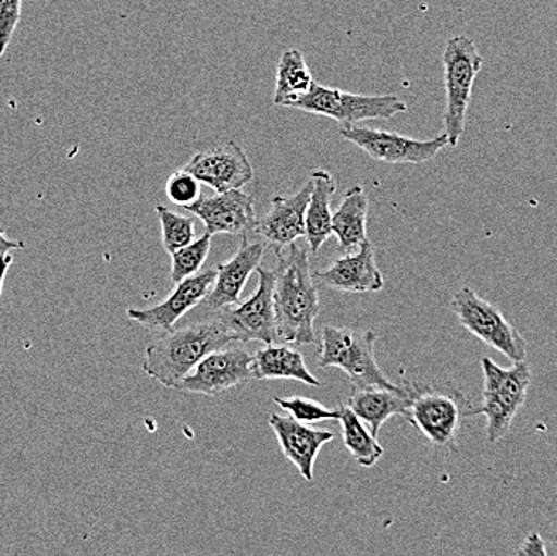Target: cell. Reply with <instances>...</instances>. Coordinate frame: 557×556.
<instances>
[{
	"instance_id": "6da1fadb",
	"label": "cell",
	"mask_w": 557,
	"mask_h": 556,
	"mask_svg": "<svg viewBox=\"0 0 557 556\" xmlns=\"http://www.w3.org/2000/svg\"><path fill=\"white\" fill-rule=\"evenodd\" d=\"M274 308L277 338L288 345L315 344L314 322L319 317L318 287L309 267L308 249L292 243L285 254L276 249Z\"/></svg>"
},
{
	"instance_id": "7a4b0ae2",
	"label": "cell",
	"mask_w": 557,
	"mask_h": 556,
	"mask_svg": "<svg viewBox=\"0 0 557 556\" xmlns=\"http://www.w3.org/2000/svg\"><path fill=\"white\" fill-rule=\"evenodd\" d=\"M233 342H236L233 334L216 314L212 320L164 332L146 348L141 369L165 388L176 390L207 355Z\"/></svg>"
},
{
	"instance_id": "3957f363",
	"label": "cell",
	"mask_w": 557,
	"mask_h": 556,
	"mask_svg": "<svg viewBox=\"0 0 557 556\" xmlns=\"http://www.w3.org/2000/svg\"><path fill=\"white\" fill-rule=\"evenodd\" d=\"M484 388L482 405L471 409V417L484 416L487 420L485 433L491 443H497L508 435L512 420L528 399L532 372L525 359L516 361L509 368H500L492 358L481 359Z\"/></svg>"
},
{
	"instance_id": "277c9868",
	"label": "cell",
	"mask_w": 557,
	"mask_h": 556,
	"mask_svg": "<svg viewBox=\"0 0 557 556\" xmlns=\"http://www.w3.org/2000/svg\"><path fill=\"white\" fill-rule=\"evenodd\" d=\"M375 342L376 334L373 331L359 332L356 329L325 325L322 329L319 365L324 369H342L355 388H399L380 369L375 358Z\"/></svg>"
},
{
	"instance_id": "5b68a950",
	"label": "cell",
	"mask_w": 557,
	"mask_h": 556,
	"mask_svg": "<svg viewBox=\"0 0 557 556\" xmlns=\"http://www.w3.org/2000/svg\"><path fill=\"white\" fill-rule=\"evenodd\" d=\"M443 64L444 86H446L444 134H446L448 147L457 148L463 137L475 77L484 66V59L479 53L473 39L468 36H454L447 40Z\"/></svg>"
},
{
	"instance_id": "8992f818",
	"label": "cell",
	"mask_w": 557,
	"mask_h": 556,
	"mask_svg": "<svg viewBox=\"0 0 557 556\" xmlns=\"http://www.w3.org/2000/svg\"><path fill=\"white\" fill-rule=\"evenodd\" d=\"M410 403L406 419L434 446L458 450L457 433L463 417L474 408L460 390L443 392L409 382Z\"/></svg>"
},
{
	"instance_id": "52a82bcc",
	"label": "cell",
	"mask_w": 557,
	"mask_h": 556,
	"mask_svg": "<svg viewBox=\"0 0 557 556\" xmlns=\"http://www.w3.org/2000/svg\"><path fill=\"white\" fill-rule=\"evenodd\" d=\"M288 108L334 119L339 127L372 119H391L407 111V104L394 95L349 94L318 83Z\"/></svg>"
},
{
	"instance_id": "ba28073f",
	"label": "cell",
	"mask_w": 557,
	"mask_h": 556,
	"mask_svg": "<svg viewBox=\"0 0 557 556\" xmlns=\"http://www.w3.org/2000/svg\"><path fill=\"white\" fill-rule=\"evenodd\" d=\"M451 311L470 334L488 347L500 351L511 362L528 356V342L500 310L474 293L470 286L461 287L450 301Z\"/></svg>"
},
{
	"instance_id": "9c48e42d",
	"label": "cell",
	"mask_w": 557,
	"mask_h": 556,
	"mask_svg": "<svg viewBox=\"0 0 557 556\" xmlns=\"http://www.w3.org/2000/svg\"><path fill=\"white\" fill-rule=\"evenodd\" d=\"M258 287L236 308H223L219 317L230 329L236 342H261L270 345L277 341L276 308H274V271L258 267Z\"/></svg>"
},
{
	"instance_id": "30bf717a",
	"label": "cell",
	"mask_w": 557,
	"mask_h": 556,
	"mask_svg": "<svg viewBox=\"0 0 557 556\" xmlns=\"http://www.w3.org/2000/svg\"><path fill=\"white\" fill-rule=\"evenodd\" d=\"M339 135L361 148L375 161L389 162V164H423L436 158L444 148L448 147L444 132L431 140H416L394 132L345 125L339 127Z\"/></svg>"
},
{
	"instance_id": "8fae6325",
	"label": "cell",
	"mask_w": 557,
	"mask_h": 556,
	"mask_svg": "<svg viewBox=\"0 0 557 556\" xmlns=\"http://www.w3.org/2000/svg\"><path fill=\"white\" fill-rule=\"evenodd\" d=\"M253 379V355L244 348H220L207 355L180 383V392L213 396Z\"/></svg>"
},
{
	"instance_id": "7c38bea8",
	"label": "cell",
	"mask_w": 557,
	"mask_h": 556,
	"mask_svg": "<svg viewBox=\"0 0 557 556\" xmlns=\"http://www.w3.org/2000/svg\"><path fill=\"white\" fill-rule=\"evenodd\" d=\"M183 169L216 193L240 189L253 180V165L233 140L197 152Z\"/></svg>"
},
{
	"instance_id": "4fadbf2b",
	"label": "cell",
	"mask_w": 557,
	"mask_h": 556,
	"mask_svg": "<svg viewBox=\"0 0 557 556\" xmlns=\"http://www.w3.org/2000/svg\"><path fill=\"white\" fill-rule=\"evenodd\" d=\"M197 219L202 220L209 235L244 236L253 232L257 210L253 198L240 189L216 193L215 196H200L195 205L185 207Z\"/></svg>"
},
{
	"instance_id": "5bb4252c",
	"label": "cell",
	"mask_w": 557,
	"mask_h": 556,
	"mask_svg": "<svg viewBox=\"0 0 557 556\" xmlns=\"http://www.w3.org/2000/svg\"><path fill=\"white\" fill-rule=\"evenodd\" d=\"M216 280L215 270L202 271L188 280L176 284L175 291L161 304L151 308H128V320L138 322L143 328L151 331L169 332L175 329L176 321L185 317L189 310L202 304L209 297Z\"/></svg>"
},
{
	"instance_id": "9a60e30c",
	"label": "cell",
	"mask_w": 557,
	"mask_h": 556,
	"mask_svg": "<svg viewBox=\"0 0 557 556\" xmlns=\"http://www.w3.org/2000/svg\"><path fill=\"white\" fill-rule=\"evenodd\" d=\"M314 277L322 286L342 293H380L385 286V277L376 264L375 247L369 239L318 271Z\"/></svg>"
},
{
	"instance_id": "2e32d148",
	"label": "cell",
	"mask_w": 557,
	"mask_h": 556,
	"mask_svg": "<svg viewBox=\"0 0 557 556\" xmlns=\"http://www.w3.org/2000/svg\"><path fill=\"white\" fill-rule=\"evenodd\" d=\"M311 180L294 195H276L263 219L257 220L253 232L268 240L276 249H284L305 237V219L311 196Z\"/></svg>"
},
{
	"instance_id": "e0dca14e",
	"label": "cell",
	"mask_w": 557,
	"mask_h": 556,
	"mask_svg": "<svg viewBox=\"0 0 557 556\" xmlns=\"http://www.w3.org/2000/svg\"><path fill=\"white\" fill-rule=\"evenodd\" d=\"M270 425L276 433L284 457L297 467L305 480L311 481L314 478L315 459L322 447L334 440V433L311 429L309 423L278 413L270 417Z\"/></svg>"
},
{
	"instance_id": "ac0fdd59",
	"label": "cell",
	"mask_w": 557,
	"mask_h": 556,
	"mask_svg": "<svg viewBox=\"0 0 557 556\" xmlns=\"http://www.w3.org/2000/svg\"><path fill=\"white\" fill-rule=\"evenodd\" d=\"M264 244L250 243L244 235L239 249L226 262L216 267V280L206 298L207 305L215 310L233 307L240 301V293L263 260Z\"/></svg>"
},
{
	"instance_id": "d6986e66",
	"label": "cell",
	"mask_w": 557,
	"mask_h": 556,
	"mask_svg": "<svg viewBox=\"0 0 557 556\" xmlns=\"http://www.w3.org/2000/svg\"><path fill=\"white\" fill-rule=\"evenodd\" d=\"M409 403V382H404L403 386L394 390L385 388V386L356 388V392L349 396L346 406L369 427L373 435L379 436L383 423L391 417H406Z\"/></svg>"
},
{
	"instance_id": "ffe728a7",
	"label": "cell",
	"mask_w": 557,
	"mask_h": 556,
	"mask_svg": "<svg viewBox=\"0 0 557 556\" xmlns=\"http://www.w3.org/2000/svg\"><path fill=\"white\" fill-rule=\"evenodd\" d=\"M309 180L312 183V191L305 219V237L311 252L318 256L325 240L332 236V198L336 191V182L327 171L319 169L312 171Z\"/></svg>"
},
{
	"instance_id": "44dd1931",
	"label": "cell",
	"mask_w": 557,
	"mask_h": 556,
	"mask_svg": "<svg viewBox=\"0 0 557 556\" xmlns=\"http://www.w3.org/2000/svg\"><path fill=\"white\" fill-rule=\"evenodd\" d=\"M253 379L257 381L287 379V381L307 383L309 386H321L318 378L309 372L305 356L285 345L270 344L255 353Z\"/></svg>"
},
{
	"instance_id": "7402d4cb",
	"label": "cell",
	"mask_w": 557,
	"mask_h": 556,
	"mask_svg": "<svg viewBox=\"0 0 557 556\" xmlns=\"http://www.w3.org/2000/svg\"><path fill=\"white\" fill-rule=\"evenodd\" d=\"M367 212L369 198L362 186L346 191L332 215V235L338 239L339 250L352 252L367 240Z\"/></svg>"
},
{
	"instance_id": "603a6c76",
	"label": "cell",
	"mask_w": 557,
	"mask_h": 556,
	"mask_svg": "<svg viewBox=\"0 0 557 556\" xmlns=\"http://www.w3.org/2000/svg\"><path fill=\"white\" fill-rule=\"evenodd\" d=\"M314 79L309 71L304 53L297 49H288L278 60L274 104L288 108L295 100L311 90Z\"/></svg>"
},
{
	"instance_id": "cb8c5ba5",
	"label": "cell",
	"mask_w": 557,
	"mask_h": 556,
	"mask_svg": "<svg viewBox=\"0 0 557 556\" xmlns=\"http://www.w3.org/2000/svg\"><path fill=\"white\" fill-rule=\"evenodd\" d=\"M343 444L359 466L370 469L382 459L385 449L379 443V436L370 432L369 427L352 412L348 406H339Z\"/></svg>"
},
{
	"instance_id": "d4e9b609",
	"label": "cell",
	"mask_w": 557,
	"mask_h": 556,
	"mask_svg": "<svg viewBox=\"0 0 557 556\" xmlns=\"http://www.w3.org/2000/svg\"><path fill=\"white\" fill-rule=\"evenodd\" d=\"M210 246H212V235L206 232V235L200 236L199 239H195L188 246L170 254L172 256L170 276H172L173 284L182 283V281L199 273L200 268L209 257Z\"/></svg>"
},
{
	"instance_id": "484cf974",
	"label": "cell",
	"mask_w": 557,
	"mask_h": 556,
	"mask_svg": "<svg viewBox=\"0 0 557 556\" xmlns=\"http://www.w3.org/2000/svg\"><path fill=\"white\" fill-rule=\"evenodd\" d=\"M162 228V244L168 254L176 252L196 239L195 219L172 212L165 206L156 207Z\"/></svg>"
},
{
	"instance_id": "4316f807",
	"label": "cell",
	"mask_w": 557,
	"mask_h": 556,
	"mask_svg": "<svg viewBox=\"0 0 557 556\" xmlns=\"http://www.w3.org/2000/svg\"><path fill=\"white\" fill-rule=\"evenodd\" d=\"M274 403L284 410H287L294 419L304 423L324 422V420H338L339 408L331 409L314 399L292 396V398H278L274 396Z\"/></svg>"
},
{
	"instance_id": "83f0119b",
	"label": "cell",
	"mask_w": 557,
	"mask_h": 556,
	"mask_svg": "<svg viewBox=\"0 0 557 556\" xmlns=\"http://www.w3.org/2000/svg\"><path fill=\"white\" fill-rule=\"evenodd\" d=\"M165 195L170 202L185 209V207L195 205L197 199L202 196V186L195 175L182 169V171L173 172L170 175L168 185H165Z\"/></svg>"
},
{
	"instance_id": "f1b7e54d",
	"label": "cell",
	"mask_w": 557,
	"mask_h": 556,
	"mask_svg": "<svg viewBox=\"0 0 557 556\" xmlns=\"http://www.w3.org/2000/svg\"><path fill=\"white\" fill-rule=\"evenodd\" d=\"M23 0H0V59L5 55L22 18Z\"/></svg>"
},
{
	"instance_id": "f546056e",
	"label": "cell",
	"mask_w": 557,
	"mask_h": 556,
	"mask_svg": "<svg viewBox=\"0 0 557 556\" xmlns=\"http://www.w3.org/2000/svg\"><path fill=\"white\" fill-rule=\"evenodd\" d=\"M518 555H548V551H546L545 541H543L542 535H540L539 532H530L528 538L524 539V542H522L521 547H519Z\"/></svg>"
},
{
	"instance_id": "4dcf8cb0",
	"label": "cell",
	"mask_w": 557,
	"mask_h": 556,
	"mask_svg": "<svg viewBox=\"0 0 557 556\" xmlns=\"http://www.w3.org/2000/svg\"><path fill=\"white\" fill-rule=\"evenodd\" d=\"M22 249H26V244L23 240L9 239L3 230L0 228V256L12 252V250Z\"/></svg>"
},
{
	"instance_id": "1f68e13d",
	"label": "cell",
	"mask_w": 557,
	"mask_h": 556,
	"mask_svg": "<svg viewBox=\"0 0 557 556\" xmlns=\"http://www.w3.org/2000/svg\"><path fill=\"white\" fill-rule=\"evenodd\" d=\"M12 263L13 257L10 254L0 256V295H2L3 281H5L7 273H9V268L12 267Z\"/></svg>"
}]
</instances>
